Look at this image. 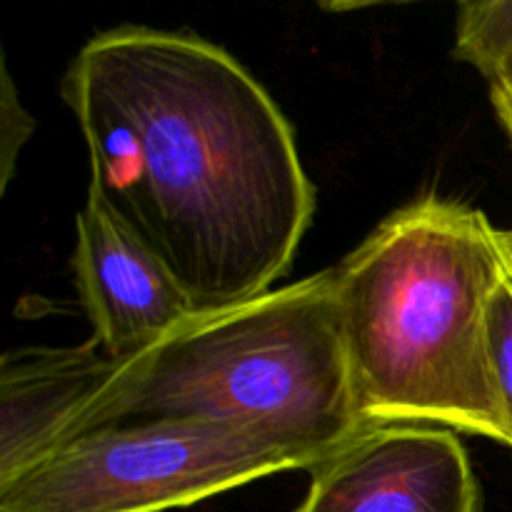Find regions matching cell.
<instances>
[{"mask_svg": "<svg viewBox=\"0 0 512 512\" xmlns=\"http://www.w3.org/2000/svg\"><path fill=\"white\" fill-rule=\"evenodd\" d=\"M88 193L148 245L195 315L250 303L293 265L315 188L283 110L193 33L105 30L63 75Z\"/></svg>", "mask_w": 512, "mask_h": 512, "instance_id": "1", "label": "cell"}, {"mask_svg": "<svg viewBox=\"0 0 512 512\" xmlns=\"http://www.w3.org/2000/svg\"><path fill=\"white\" fill-rule=\"evenodd\" d=\"M505 278L500 230L443 198L395 210L335 268L365 425L430 423L510 445L488 345L490 300Z\"/></svg>", "mask_w": 512, "mask_h": 512, "instance_id": "2", "label": "cell"}, {"mask_svg": "<svg viewBox=\"0 0 512 512\" xmlns=\"http://www.w3.org/2000/svg\"><path fill=\"white\" fill-rule=\"evenodd\" d=\"M145 420L238 425L315 465L343 448L365 423L340 335L335 268L188 318L120 363L63 443L103 425Z\"/></svg>", "mask_w": 512, "mask_h": 512, "instance_id": "3", "label": "cell"}, {"mask_svg": "<svg viewBox=\"0 0 512 512\" xmlns=\"http://www.w3.org/2000/svg\"><path fill=\"white\" fill-rule=\"evenodd\" d=\"M295 468L315 463L238 425H103L0 485V512H163Z\"/></svg>", "mask_w": 512, "mask_h": 512, "instance_id": "4", "label": "cell"}, {"mask_svg": "<svg viewBox=\"0 0 512 512\" xmlns=\"http://www.w3.org/2000/svg\"><path fill=\"white\" fill-rule=\"evenodd\" d=\"M295 512H483V490L455 430L378 423L315 465Z\"/></svg>", "mask_w": 512, "mask_h": 512, "instance_id": "5", "label": "cell"}, {"mask_svg": "<svg viewBox=\"0 0 512 512\" xmlns=\"http://www.w3.org/2000/svg\"><path fill=\"white\" fill-rule=\"evenodd\" d=\"M73 268L93 338L118 363L148 350L195 315L163 260L93 193L75 218Z\"/></svg>", "mask_w": 512, "mask_h": 512, "instance_id": "6", "label": "cell"}, {"mask_svg": "<svg viewBox=\"0 0 512 512\" xmlns=\"http://www.w3.org/2000/svg\"><path fill=\"white\" fill-rule=\"evenodd\" d=\"M118 360L98 338L73 348H23L0 363V485L63 443Z\"/></svg>", "mask_w": 512, "mask_h": 512, "instance_id": "7", "label": "cell"}, {"mask_svg": "<svg viewBox=\"0 0 512 512\" xmlns=\"http://www.w3.org/2000/svg\"><path fill=\"white\" fill-rule=\"evenodd\" d=\"M455 58L473 65L488 85L512 70V0H465L458 5Z\"/></svg>", "mask_w": 512, "mask_h": 512, "instance_id": "8", "label": "cell"}, {"mask_svg": "<svg viewBox=\"0 0 512 512\" xmlns=\"http://www.w3.org/2000/svg\"><path fill=\"white\" fill-rule=\"evenodd\" d=\"M488 345H490V363H493L495 385H498L500 403H503L505 423L510 433L512 448V278L500 283L490 300L488 313Z\"/></svg>", "mask_w": 512, "mask_h": 512, "instance_id": "9", "label": "cell"}, {"mask_svg": "<svg viewBox=\"0 0 512 512\" xmlns=\"http://www.w3.org/2000/svg\"><path fill=\"white\" fill-rule=\"evenodd\" d=\"M33 130L35 118L20 103L8 65L3 63V90H0V190L3 193L13 180L15 160Z\"/></svg>", "mask_w": 512, "mask_h": 512, "instance_id": "10", "label": "cell"}, {"mask_svg": "<svg viewBox=\"0 0 512 512\" xmlns=\"http://www.w3.org/2000/svg\"><path fill=\"white\" fill-rule=\"evenodd\" d=\"M490 100H493L495 113H498L500 123H503V128L508 130L512 140V70L503 80L490 85Z\"/></svg>", "mask_w": 512, "mask_h": 512, "instance_id": "11", "label": "cell"}, {"mask_svg": "<svg viewBox=\"0 0 512 512\" xmlns=\"http://www.w3.org/2000/svg\"><path fill=\"white\" fill-rule=\"evenodd\" d=\"M500 243H503L505 263H508V273L512 278V230H500Z\"/></svg>", "mask_w": 512, "mask_h": 512, "instance_id": "12", "label": "cell"}]
</instances>
